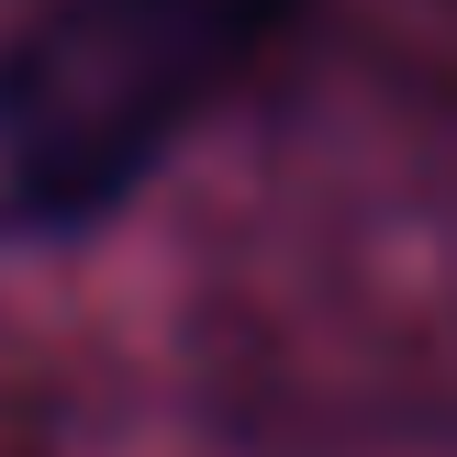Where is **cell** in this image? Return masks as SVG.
I'll return each mask as SVG.
<instances>
[{"instance_id": "cell-1", "label": "cell", "mask_w": 457, "mask_h": 457, "mask_svg": "<svg viewBox=\"0 0 457 457\" xmlns=\"http://www.w3.org/2000/svg\"><path fill=\"white\" fill-rule=\"evenodd\" d=\"M279 0H45L0 45V190L22 223H89L212 112Z\"/></svg>"}]
</instances>
